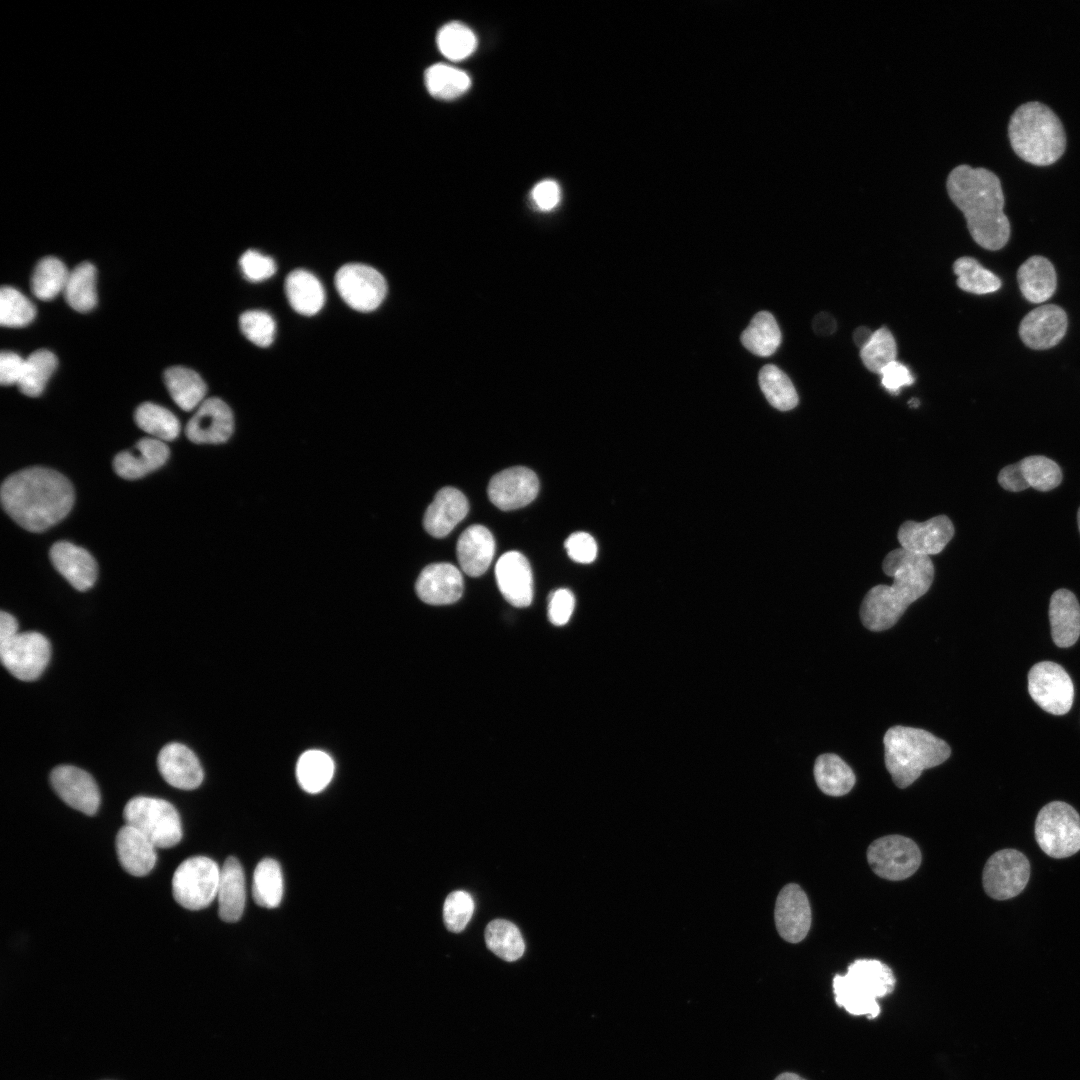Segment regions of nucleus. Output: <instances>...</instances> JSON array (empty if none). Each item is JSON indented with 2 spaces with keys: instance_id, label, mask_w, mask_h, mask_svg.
Here are the masks:
<instances>
[{
  "instance_id": "4be33fe9",
  "label": "nucleus",
  "mask_w": 1080,
  "mask_h": 1080,
  "mask_svg": "<svg viewBox=\"0 0 1080 1080\" xmlns=\"http://www.w3.org/2000/svg\"><path fill=\"white\" fill-rule=\"evenodd\" d=\"M418 597L430 605H447L458 601L463 593L461 572L450 563L426 566L416 581Z\"/></svg>"
},
{
  "instance_id": "ddd939ff",
  "label": "nucleus",
  "mask_w": 1080,
  "mask_h": 1080,
  "mask_svg": "<svg viewBox=\"0 0 1080 1080\" xmlns=\"http://www.w3.org/2000/svg\"><path fill=\"white\" fill-rule=\"evenodd\" d=\"M1030 870L1029 860L1022 852L1015 849L999 850L990 856L983 869L984 890L996 900L1013 898L1026 887Z\"/></svg>"
},
{
  "instance_id": "aec40b11",
  "label": "nucleus",
  "mask_w": 1080,
  "mask_h": 1080,
  "mask_svg": "<svg viewBox=\"0 0 1080 1080\" xmlns=\"http://www.w3.org/2000/svg\"><path fill=\"white\" fill-rule=\"evenodd\" d=\"M953 535L952 521L946 515H939L924 522H904L898 529L897 538L904 550L930 556L940 553Z\"/></svg>"
},
{
  "instance_id": "8fccbe9b",
  "label": "nucleus",
  "mask_w": 1080,
  "mask_h": 1080,
  "mask_svg": "<svg viewBox=\"0 0 1080 1080\" xmlns=\"http://www.w3.org/2000/svg\"><path fill=\"white\" fill-rule=\"evenodd\" d=\"M36 309L32 302L13 287L0 291V323L7 327H23L33 321Z\"/></svg>"
},
{
  "instance_id": "393cba45",
  "label": "nucleus",
  "mask_w": 1080,
  "mask_h": 1080,
  "mask_svg": "<svg viewBox=\"0 0 1080 1080\" xmlns=\"http://www.w3.org/2000/svg\"><path fill=\"white\" fill-rule=\"evenodd\" d=\"M468 510V501L460 490L444 487L437 492L425 512L424 528L436 538L445 537L467 515Z\"/></svg>"
},
{
  "instance_id": "e2e57ef3",
  "label": "nucleus",
  "mask_w": 1080,
  "mask_h": 1080,
  "mask_svg": "<svg viewBox=\"0 0 1080 1080\" xmlns=\"http://www.w3.org/2000/svg\"><path fill=\"white\" fill-rule=\"evenodd\" d=\"M17 620L9 613H0V642L15 636L18 632Z\"/></svg>"
},
{
  "instance_id": "680f3d73",
  "label": "nucleus",
  "mask_w": 1080,
  "mask_h": 1080,
  "mask_svg": "<svg viewBox=\"0 0 1080 1080\" xmlns=\"http://www.w3.org/2000/svg\"><path fill=\"white\" fill-rule=\"evenodd\" d=\"M813 329L818 335H830L836 329V322L829 313L821 312L814 318Z\"/></svg>"
},
{
  "instance_id": "c756f323",
  "label": "nucleus",
  "mask_w": 1080,
  "mask_h": 1080,
  "mask_svg": "<svg viewBox=\"0 0 1080 1080\" xmlns=\"http://www.w3.org/2000/svg\"><path fill=\"white\" fill-rule=\"evenodd\" d=\"M217 900L222 921L233 923L241 918L246 903L245 876L240 862L233 856L221 868Z\"/></svg>"
},
{
  "instance_id": "79ce46f5",
  "label": "nucleus",
  "mask_w": 1080,
  "mask_h": 1080,
  "mask_svg": "<svg viewBox=\"0 0 1080 1080\" xmlns=\"http://www.w3.org/2000/svg\"><path fill=\"white\" fill-rule=\"evenodd\" d=\"M57 367L56 356L48 350L40 349L30 354L24 362L22 375L18 382L20 391L29 397H37Z\"/></svg>"
},
{
  "instance_id": "2f4dec72",
  "label": "nucleus",
  "mask_w": 1080,
  "mask_h": 1080,
  "mask_svg": "<svg viewBox=\"0 0 1080 1080\" xmlns=\"http://www.w3.org/2000/svg\"><path fill=\"white\" fill-rule=\"evenodd\" d=\"M285 293L291 307L305 316L318 313L325 302V293L320 281L304 269H296L287 276Z\"/></svg>"
},
{
  "instance_id": "f704fd0d",
  "label": "nucleus",
  "mask_w": 1080,
  "mask_h": 1080,
  "mask_svg": "<svg viewBox=\"0 0 1080 1080\" xmlns=\"http://www.w3.org/2000/svg\"><path fill=\"white\" fill-rule=\"evenodd\" d=\"M740 340L751 353L767 357L779 347L781 332L774 316L768 311H760L742 332Z\"/></svg>"
},
{
  "instance_id": "a878e982",
  "label": "nucleus",
  "mask_w": 1080,
  "mask_h": 1080,
  "mask_svg": "<svg viewBox=\"0 0 1080 1080\" xmlns=\"http://www.w3.org/2000/svg\"><path fill=\"white\" fill-rule=\"evenodd\" d=\"M115 847L120 865L130 875L145 876L156 864V847L144 834L130 825L126 824L119 829Z\"/></svg>"
},
{
  "instance_id": "bf43d9fd",
  "label": "nucleus",
  "mask_w": 1080,
  "mask_h": 1080,
  "mask_svg": "<svg viewBox=\"0 0 1080 1080\" xmlns=\"http://www.w3.org/2000/svg\"><path fill=\"white\" fill-rule=\"evenodd\" d=\"M531 195L540 210L549 211L560 201V188L553 180H543L535 185Z\"/></svg>"
},
{
  "instance_id": "a18cd8bd",
  "label": "nucleus",
  "mask_w": 1080,
  "mask_h": 1080,
  "mask_svg": "<svg viewBox=\"0 0 1080 1080\" xmlns=\"http://www.w3.org/2000/svg\"><path fill=\"white\" fill-rule=\"evenodd\" d=\"M69 271L59 259L46 257L36 265L31 278L34 295L44 301L55 298L64 290Z\"/></svg>"
},
{
  "instance_id": "4d7b16f0",
  "label": "nucleus",
  "mask_w": 1080,
  "mask_h": 1080,
  "mask_svg": "<svg viewBox=\"0 0 1080 1080\" xmlns=\"http://www.w3.org/2000/svg\"><path fill=\"white\" fill-rule=\"evenodd\" d=\"M882 386L893 395H898L901 388L914 383V376L902 363L893 361L880 372Z\"/></svg>"
},
{
  "instance_id": "13d9d810",
  "label": "nucleus",
  "mask_w": 1080,
  "mask_h": 1080,
  "mask_svg": "<svg viewBox=\"0 0 1080 1080\" xmlns=\"http://www.w3.org/2000/svg\"><path fill=\"white\" fill-rule=\"evenodd\" d=\"M25 359L12 351H3L0 355V382L10 386L18 384L22 375Z\"/></svg>"
},
{
  "instance_id": "c85d7f7f",
  "label": "nucleus",
  "mask_w": 1080,
  "mask_h": 1080,
  "mask_svg": "<svg viewBox=\"0 0 1080 1080\" xmlns=\"http://www.w3.org/2000/svg\"><path fill=\"white\" fill-rule=\"evenodd\" d=\"M1049 621L1056 646L1068 648L1076 643L1080 636V605L1070 590L1059 589L1052 594Z\"/></svg>"
},
{
  "instance_id": "c9c22d12",
  "label": "nucleus",
  "mask_w": 1080,
  "mask_h": 1080,
  "mask_svg": "<svg viewBox=\"0 0 1080 1080\" xmlns=\"http://www.w3.org/2000/svg\"><path fill=\"white\" fill-rule=\"evenodd\" d=\"M334 774L332 758L320 750H308L298 759L296 776L299 785L308 793H319L330 783Z\"/></svg>"
},
{
  "instance_id": "6ab92c4d",
  "label": "nucleus",
  "mask_w": 1080,
  "mask_h": 1080,
  "mask_svg": "<svg viewBox=\"0 0 1080 1080\" xmlns=\"http://www.w3.org/2000/svg\"><path fill=\"white\" fill-rule=\"evenodd\" d=\"M1067 325V315L1060 306L1041 305L1024 316L1019 325V336L1031 349H1049L1062 340Z\"/></svg>"
},
{
  "instance_id": "c03bdc74",
  "label": "nucleus",
  "mask_w": 1080,
  "mask_h": 1080,
  "mask_svg": "<svg viewBox=\"0 0 1080 1080\" xmlns=\"http://www.w3.org/2000/svg\"><path fill=\"white\" fill-rule=\"evenodd\" d=\"M137 425L153 438L161 441L174 440L180 432V423L168 409L151 403L141 404L135 412Z\"/></svg>"
},
{
  "instance_id": "b1692460",
  "label": "nucleus",
  "mask_w": 1080,
  "mask_h": 1080,
  "mask_svg": "<svg viewBox=\"0 0 1080 1080\" xmlns=\"http://www.w3.org/2000/svg\"><path fill=\"white\" fill-rule=\"evenodd\" d=\"M56 570L76 589L91 588L97 578V564L85 549L66 541L56 542L50 549Z\"/></svg>"
},
{
  "instance_id": "603ef678",
  "label": "nucleus",
  "mask_w": 1080,
  "mask_h": 1080,
  "mask_svg": "<svg viewBox=\"0 0 1080 1080\" xmlns=\"http://www.w3.org/2000/svg\"><path fill=\"white\" fill-rule=\"evenodd\" d=\"M474 910L472 896L463 890L450 893L443 905V920L446 928L454 933L461 932L470 921Z\"/></svg>"
},
{
  "instance_id": "4468645a",
  "label": "nucleus",
  "mask_w": 1080,
  "mask_h": 1080,
  "mask_svg": "<svg viewBox=\"0 0 1080 1080\" xmlns=\"http://www.w3.org/2000/svg\"><path fill=\"white\" fill-rule=\"evenodd\" d=\"M335 285L346 304L360 312L375 310L387 293L384 277L376 269L359 263L343 265L336 272Z\"/></svg>"
},
{
  "instance_id": "f3484780",
  "label": "nucleus",
  "mask_w": 1080,
  "mask_h": 1080,
  "mask_svg": "<svg viewBox=\"0 0 1080 1080\" xmlns=\"http://www.w3.org/2000/svg\"><path fill=\"white\" fill-rule=\"evenodd\" d=\"M774 918L777 931L785 941L798 943L806 937L811 926V908L799 885L789 883L780 890Z\"/></svg>"
},
{
  "instance_id": "20e7f679",
  "label": "nucleus",
  "mask_w": 1080,
  "mask_h": 1080,
  "mask_svg": "<svg viewBox=\"0 0 1080 1080\" xmlns=\"http://www.w3.org/2000/svg\"><path fill=\"white\" fill-rule=\"evenodd\" d=\"M1008 136L1016 155L1036 166L1055 163L1066 148L1060 119L1048 106L1036 101L1024 103L1013 112Z\"/></svg>"
},
{
  "instance_id": "7c9ffc66",
  "label": "nucleus",
  "mask_w": 1080,
  "mask_h": 1080,
  "mask_svg": "<svg viewBox=\"0 0 1080 1080\" xmlns=\"http://www.w3.org/2000/svg\"><path fill=\"white\" fill-rule=\"evenodd\" d=\"M1017 281L1024 298L1035 304L1047 301L1056 290L1053 264L1043 256L1028 258L1018 269Z\"/></svg>"
},
{
  "instance_id": "774afa93",
  "label": "nucleus",
  "mask_w": 1080,
  "mask_h": 1080,
  "mask_svg": "<svg viewBox=\"0 0 1080 1080\" xmlns=\"http://www.w3.org/2000/svg\"><path fill=\"white\" fill-rule=\"evenodd\" d=\"M1077 522H1078V528H1079V532H1080V507H1079L1078 513H1077Z\"/></svg>"
},
{
  "instance_id": "72a5a7b5",
  "label": "nucleus",
  "mask_w": 1080,
  "mask_h": 1080,
  "mask_svg": "<svg viewBox=\"0 0 1080 1080\" xmlns=\"http://www.w3.org/2000/svg\"><path fill=\"white\" fill-rule=\"evenodd\" d=\"M814 777L819 789L830 796H843L855 784L852 769L836 754L818 756L814 765Z\"/></svg>"
},
{
  "instance_id": "f257e3e1",
  "label": "nucleus",
  "mask_w": 1080,
  "mask_h": 1080,
  "mask_svg": "<svg viewBox=\"0 0 1080 1080\" xmlns=\"http://www.w3.org/2000/svg\"><path fill=\"white\" fill-rule=\"evenodd\" d=\"M948 195L963 213L973 240L987 250H999L1010 237L1003 211L1004 194L998 176L986 168L962 164L949 173Z\"/></svg>"
},
{
  "instance_id": "7ed1b4c3",
  "label": "nucleus",
  "mask_w": 1080,
  "mask_h": 1080,
  "mask_svg": "<svg viewBox=\"0 0 1080 1080\" xmlns=\"http://www.w3.org/2000/svg\"><path fill=\"white\" fill-rule=\"evenodd\" d=\"M882 569L893 577L891 586L879 584L865 595L860 618L871 631L891 628L910 604L923 596L934 579V565L929 556L897 548L883 560Z\"/></svg>"
},
{
  "instance_id": "412c9836",
  "label": "nucleus",
  "mask_w": 1080,
  "mask_h": 1080,
  "mask_svg": "<svg viewBox=\"0 0 1080 1080\" xmlns=\"http://www.w3.org/2000/svg\"><path fill=\"white\" fill-rule=\"evenodd\" d=\"M495 576L503 597L515 607H527L533 599V577L526 557L517 551L503 554L497 561Z\"/></svg>"
},
{
  "instance_id": "0eeeda50",
  "label": "nucleus",
  "mask_w": 1080,
  "mask_h": 1080,
  "mask_svg": "<svg viewBox=\"0 0 1080 1080\" xmlns=\"http://www.w3.org/2000/svg\"><path fill=\"white\" fill-rule=\"evenodd\" d=\"M123 818L127 825L144 834L156 848H171L182 839L179 813L164 799L133 797L124 807Z\"/></svg>"
},
{
  "instance_id": "9d476101",
  "label": "nucleus",
  "mask_w": 1080,
  "mask_h": 1080,
  "mask_svg": "<svg viewBox=\"0 0 1080 1080\" xmlns=\"http://www.w3.org/2000/svg\"><path fill=\"white\" fill-rule=\"evenodd\" d=\"M921 859L917 844L901 835L878 838L867 849V861L873 872L891 881L904 880L913 875Z\"/></svg>"
},
{
  "instance_id": "9b49d317",
  "label": "nucleus",
  "mask_w": 1080,
  "mask_h": 1080,
  "mask_svg": "<svg viewBox=\"0 0 1080 1080\" xmlns=\"http://www.w3.org/2000/svg\"><path fill=\"white\" fill-rule=\"evenodd\" d=\"M51 656L49 640L38 632L17 633L0 642L3 666L23 681L36 680L47 667Z\"/></svg>"
},
{
  "instance_id": "1a4fd4ad",
  "label": "nucleus",
  "mask_w": 1080,
  "mask_h": 1080,
  "mask_svg": "<svg viewBox=\"0 0 1080 1080\" xmlns=\"http://www.w3.org/2000/svg\"><path fill=\"white\" fill-rule=\"evenodd\" d=\"M221 868L206 856H193L184 860L172 878L175 901L185 909L201 910L217 897Z\"/></svg>"
},
{
  "instance_id": "cd10ccee",
  "label": "nucleus",
  "mask_w": 1080,
  "mask_h": 1080,
  "mask_svg": "<svg viewBox=\"0 0 1080 1080\" xmlns=\"http://www.w3.org/2000/svg\"><path fill=\"white\" fill-rule=\"evenodd\" d=\"M456 551L461 569L469 576L478 577L485 573L493 559V535L482 525L469 526L461 533Z\"/></svg>"
},
{
  "instance_id": "69168bd1",
  "label": "nucleus",
  "mask_w": 1080,
  "mask_h": 1080,
  "mask_svg": "<svg viewBox=\"0 0 1080 1080\" xmlns=\"http://www.w3.org/2000/svg\"><path fill=\"white\" fill-rule=\"evenodd\" d=\"M775 1080H805V1079L800 1077L799 1075H797L795 1073L784 1072V1073H781L780 1075H778Z\"/></svg>"
},
{
  "instance_id": "423d86ee",
  "label": "nucleus",
  "mask_w": 1080,
  "mask_h": 1080,
  "mask_svg": "<svg viewBox=\"0 0 1080 1080\" xmlns=\"http://www.w3.org/2000/svg\"><path fill=\"white\" fill-rule=\"evenodd\" d=\"M895 983L888 965L876 959H857L848 966L845 975H835V1002L852 1015L874 1019L881 1011L877 998L891 994Z\"/></svg>"
},
{
  "instance_id": "58836bf2",
  "label": "nucleus",
  "mask_w": 1080,
  "mask_h": 1080,
  "mask_svg": "<svg viewBox=\"0 0 1080 1080\" xmlns=\"http://www.w3.org/2000/svg\"><path fill=\"white\" fill-rule=\"evenodd\" d=\"M485 942L491 952L508 962L519 959L525 950V943L517 926L504 919H495L488 923Z\"/></svg>"
},
{
  "instance_id": "473e14b6",
  "label": "nucleus",
  "mask_w": 1080,
  "mask_h": 1080,
  "mask_svg": "<svg viewBox=\"0 0 1080 1080\" xmlns=\"http://www.w3.org/2000/svg\"><path fill=\"white\" fill-rule=\"evenodd\" d=\"M164 380L172 399L181 409L191 411L204 401L207 387L194 370L174 366L165 371Z\"/></svg>"
},
{
  "instance_id": "6e6552de",
  "label": "nucleus",
  "mask_w": 1080,
  "mask_h": 1080,
  "mask_svg": "<svg viewBox=\"0 0 1080 1080\" xmlns=\"http://www.w3.org/2000/svg\"><path fill=\"white\" fill-rule=\"evenodd\" d=\"M1035 839L1052 858H1066L1080 850V815L1068 803L1052 801L1035 820Z\"/></svg>"
},
{
  "instance_id": "37998d69",
  "label": "nucleus",
  "mask_w": 1080,
  "mask_h": 1080,
  "mask_svg": "<svg viewBox=\"0 0 1080 1080\" xmlns=\"http://www.w3.org/2000/svg\"><path fill=\"white\" fill-rule=\"evenodd\" d=\"M953 271L957 275L958 287L966 292L983 295L1001 287L1000 278L972 257L958 258L953 264Z\"/></svg>"
},
{
  "instance_id": "338daca9",
  "label": "nucleus",
  "mask_w": 1080,
  "mask_h": 1080,
  "mask_svg": "<svg viewBox=\"0 0 1080 1080\" xmlns=\"http://www.w3.org/2000/svg\"><path fill=\"white\" fill-rule=\"evenodd\" d=\"M909 405H910L911 407H913V408H916V407H918V406L920 405V402H919V400H918V399H916V398H913V399H911V400L909 401Z\"/></svg>"
},
{
  "instance_id": "2eb2a0df",
  "label": "nucleus",
  "mask_w": 1080,
  "mask_h": 1080,
  "mask_svg": "<svg viewBox=\"0 0 1080 1080\" xmlns=\"http://www.w3.org/2000/svg\"><path fill=\"white\" fill-rule=\"evenodd\" d=\"M538 490L536 474L527 467L515 466L495 474L489 482L487 493L497 508L508 511L532 502Z\"/></svg>"
},
{
  "instance_id": "39448f33",
  "label": "nucleus",
  "mask_w": 1080,
  "mask_h": 1080,
  "mask_svg": "<svg viewBox=\"0 0 1080 1080\" xmlns=\"http://www.w3.org/2000/svg\"><path fill=\"white\" fill-rule=\"evenodd\" d=\"M883 743L886 768L899 788L908 787L924 769L942 764L951 754L944 740L913 727L889 728Z\"/></svg>"
},
{
  "instance_id": "3c124183",
  "label": "nucleus",
  "mask_w": 1080,
  "mask_h": 1080,
  "mask_svg": "<svg viewBox=\"0 0 1080 1080\" xmlns=\"http://www.w3.org/2000/svg\"><path fill=\"white\" fill-rule=\"evenodd\" d=\"M239 323L242 333L253 344L267 347L273 342L276 326L269 313L249 310L240 316Z\"/></svg>"
},
{
  "instance_id": "0e129e2a",
  "label": "nucleus",
  "mask_w": 1080,
  "mask_h": 1080,
  "mask_svg": "<svg viewBox=\"0 0 1080 1080\" xmlns=\"http://www.w3.org/2000/svg\"><path fill=\"white\" fill-rule=\"evenodd\" d=\"M872 334L873 332L868 327H858L853 334L854 342L861 349L869 342Z\"/></svg>"
},
{
  "instance_id": "de8ad7c7",
  "label": "nucleus",
  "mask_w": 1080,
  "mask_h": 1080,
  "mask_svg": "<svg viewBox=\"0 0 1080 1080\" xmlns=\"http://www.w3.org/2000/svg\"><path fill=\"white\" fill-rule=\"evenodd\" d=\"M1025 481L1038 491L1046 492L1058 487L1062 481L1059 465L1042 455H1032L1019 461Z\"/></svg>"
},
{
  "instance_id": "49530a36",
  "label": "nucleus",
  "mask_w": 1080,
  "mask_h": 1080,
  "mask_svg": "<svg viewBox=\"0 0 1080 1080\" xmlns=\"http://www.w3.org/2000/svg\"><path fill=\"white\" fill-rule=\"evenodd\" d=\"M436 41L440 52L452 61L467 58L477 46L473 31L459 22H450L441 27Z\"/></svg>"
},
{
  "instance_id": "6e6d98bb",
  "label": "nucleus",
  "mask_w": 1080,
  "mask_h": 1080,
  "mask_svg": "<svg viewBox=\"0 0 1080 1080\" xmlns=\"http://www.w3.org/2000/svg\"><path fill=\"white\" fill-rule=\"evenodd\" d=\"M548 618L556 626L566 624L574 610L575 598L568 589L553 591L548 599Z\"/></svg>"
},
{
  "instance_id": "ea45409f",
  "label": "nucleus",
  "mask_w": 1080,
  "mask_h": 1080,
  "mask_svg": "<svg viewBox=\"0 0 1080 1080\" xmlns=\"http://www.w3.org/2000/svg\"><path fill=\"white\" fill-rule=\"evenodd\" d=\"M759 386L768 402L780 411L798 404V395L790 378L777 366L767 364L759 371Z\"/></svg>"
},
{
  "instance_id": "09e8293b",
  "label": "nucleus",
  "mask_w": 1080,
  "mask_h": 1080,
  "mask_svg": "<svg viewBox=\"0 0 1080 1080\" xmlns=\"http://www.w3.org/2000/svg\"><path fill=\"white\" fill-rule=\"evenodd\" d=\"M897 347L892 333L885 327L873 332L869 342L860 349V357L865 367L880 374L882 369L896 360Z\"/></svg>"
},
{
  "instance_id": "a211bd4d",
  "label": "nucleus",
  "mask_w": 1080,
  "mask_h": 1080,
  "mask_svg": "<svg viewBox=\"0 0 1080 1080\" xmlns=\"http://www.w3.org/2000/svg\"><path fill=\"white\" fill-rule=\"evenodd\" d=\"M234 429L233 414L221 399H205L186 426L188 439L197 444H219L227 441Z\"/></svg>"
},
{
  "instance_id": "f8f14e48",
  "label": "nucleus",
  "mask_w": 1080,
  "mask_h": 1080,
  "mask_svg": "<svg viewBox=\"0 0 1080 1080\" xmlns=\"http://www.w3.org/2000/svg\"><path fill=\"white\" fill-rule=\"evenodd\" d=\"M1028 691L1034 702L1053 715H1064L1072 707L1074 686L1065 669L1051 661L1038 662L1028 673Z\"/></svg>"
},
{
  "instance_id": "5701e85b",
  "label": "nucleus",
  "mask_w": 1080,
  "mask_h": 1080,
  "mask_svg": "<svg viewBox=\"0 0 1080 1080\" xmlns=\"http://www.w3.org/2000/svg\"><path fill=\"white\" fill-rule=\"evenodd\" d=\"M158 769L164 780L182 790H193L203 781L204 773L197 756L181 743H169L159 752Z\"/></svg>"
},
{
  "instance_id": "5fc2aeb1",
  "label": "nucleus",
  "mask_w": 1080,
  "mask_h": 1080,
  "mask_svg": "<svg viewBox=\"0 0 1080 1080\" xmlns=\"http://www.w3.org/2000/svg\"><path fill=\"white\" fill-rule=\"evenodd\" d=\"M564 546L568 556L578 563H591L597 555V544L594 538L586 532L571 534L566 539Z\"/></svg>"
},
{
  "instance_id": "864d4df0",
  "label": "nucleus",
  "mask_w": 1080,
  "mask_h": 1080,
  "mask_svg": "<svg viewBox=\"0 0 1080 1080\" xmlns=\"http://www.w3.org/2000/svg\"><path fill=\"white\" fill-rule=\"evenodd\" d=\"M244 276L254 282L270 278L276 271L274 260L255 250H247L239 260Z\"/></svg>"
},
{
  "instance_id": "052dcab7",
  "label": "nucleus",
  "mask_w": 1080,
  "mask_h": 1080,
  "mask_svg": "<svg viewBox=\"0 0 1080 1080\" xmlns=\"http://www.w3.org/2000/svg\"><path fill=\"white\" fill-rule=\"evenodd\" d=\"M998 483L1002 488L1011 492H1020L1029 488L1019 462L1002 468L998 474Z\"/></svg>"
},
{
  "instance_id": "4c0bfd02",
  "label": "nucleus",
  "mask_w": 1080,
  "mask_h": 1080,
  "mask_svg": "<svg viewBox=\"0 0 1080 1080\" xmlns=\"http://www.w3.org/2000/svg\"><path fill=\"white\" fill-rule=\"evenodd\" d=\"M63 292L67 303L74 310H92L97 303L95 267L88 262L76 266L69 272Z\"/></svg>"
},
{
  "instance_id": "dca6fc26",
  "label": "nucleus",
  "mask_w": 1080,
  "mask_h": 1080,
  "mask_svg": "<svg viewBox=\"0 0 1080 1080\" xmlns=\"http://www.w3.org/2000/svg\"><path fill=\"white\" fill-rule=\"evenodd\" d=\"M50 783L59 798L71 808L94 815L100 805V791L93 777L85 770L60 765L50 773Z\"/></svg>"
},
{
  "instance_id": "bb28decb",
  "label": "nucleus",
  "mask_w": 1080,
  "mask_h": 1080,
  "mask_svg": "<svg viewBox=\"0 0 1080 1080\" xmlns=\"http://www.w3.org/2000/svg\"><path fill=\"white\" fill-rule=\"evenodd\" d=\"M168 457L169 448L163 441L143 438L132 450L118 453L113 460V466L120 477L132 480L158 469Z\"/></svg>"
},
{
  "instance_id": "a19ab883",
  "label": "nucleus",
  "mask_w": 1080,
  "mask_h": 1080,
  "mask_svg": "<svg viewBox=\"0 0 1080 1080\" xmlns=\"http://www.w3.org/2000/svg\"><path fill=\"white\" fill-rule=\"evenodd\" d=\"M425 84L432 96L451 100L470 88L471 79L464 71L453 66L435 64L426 70Z\"/></svg>"
},
{
  "instance_id": "f03ea898",
  "label": "nucleus",
  "mask_w": 1080,
  "mask_h": 1080,
  "mask_svg": "<svg viewBox=\"0 0 1080 1080\" xmlns=\"http://www.w3.org/2000/svg\"><path fill=\"white\" fill-rule=\"evenodd\" d=\"M1 503L22 528L42 532L61 521L71 510L74 491L59 472L43 467L18 471L2 483Z\"/></svg>"
},
{
  "instance_id": "e433bc0d",
  "label": "nucleus",
  "mask_w": 1080,
  "mask_h": 1080,
  "mask_svg": "<svg viewBox=\"0 0 1080 1080\" xmlns=\"http://www.w3.org/2000/svg\"><path fill=\"white\" fill-rule=\"evenodd\" d=\"M252 896L261 907L272 909L279 906L283 896V876L276 860L265 858L257 864L253 873Z\"/></svg>"
}]
</instances>
